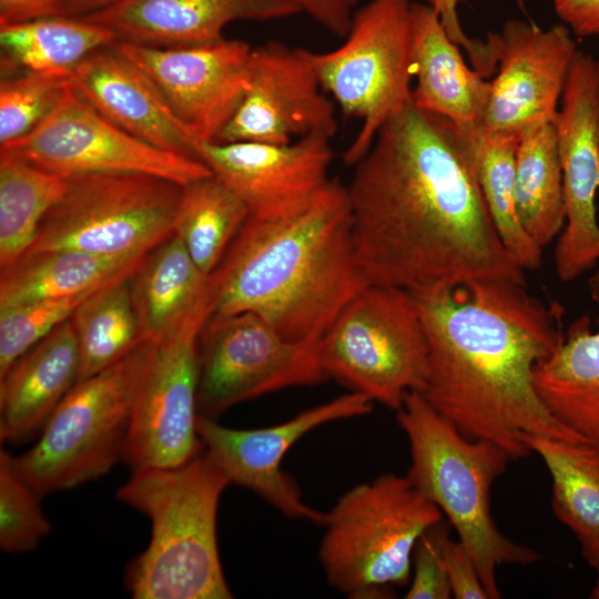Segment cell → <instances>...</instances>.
Returning <instances> with one entry per match:
<instances>
[{"label":"cell","instance_id":"cell-28","mask_svg":"<svg viewBox=\"0 0 599 599\" xmlns=\"http://www.w3.org/2000/svg\"><path fill=\"white\" fill-rule=\"evenodd\" d=\"M116 41L110 29L82 18L60 16L1 24V67L69 80L87 57Z\"/></svg>","mask_w":599,"mask_h":599},{"label":"cell","instance_id":"cell-43","mask_svg":"<svg viewBox=\"0 0 599 599\" xmlns=\"http://www.w3.org/2000/svg\"><path fill=\"white\" fill-rule=\"evenodd\" d=\"M115 0H64V16L81 18L100 11Z\"/></svg>","mask_w":599,"mask_h":599},{"label":"cell","instance_id":"cell-9","mask_svg":"<svg viewBox=\"0 0 599 599\" xmlns=\"http://www.w3.org/2000/svg\"><path fill=\"white\" fill-rule=\"evenodd\" d=\"M344 39L334 50L307 55L324 91L362 121L343 155L354 166L382 125L412 101V1L369 0L353 13Z\"/></svg>","mask_w":599,"mask_h":599},{"label":"cell","instance_id":"cell-35","mask_svg":"<svg viewBox=\"0 0 599 599\" xmlns=\"http://www.w3.org/2000/svg\"><path fill=\"white\" fill-rule=\"evenodd\" d=\"M41 495L11 467L9 453L0 451V547L6 552L34 550L51 531Z\"/></svg>","mask_w":599,"mask_h":599},{"label":"cell","instance_id":"cell-21","mask_svg":"<svg viewBox=\"0 0 599 599\" xmlns=\"http://www.w3.org/2000/svg\"><path fill=\"white\" fill-rule=\"evenodd\" d=\"M296 0H115L81 17L110 29L118 41L179 47L221 40L238 20L270 21L302 13Z\"/></svg>","mask_w":599,"mask_h":599},{"label":"cell","instance_id":"cell-5","mask_svg":"<svg viewBox=\"0 0 599 599\" xmlns=\"http://www.w3.org/2000/svg\"><path fill=\"white\" fill-rule=\"evenodd\" d=\"M397 412L410 451L406 476L436 505L470 554L489 599L500 598L499 565H529L539 559L497 528L490 510V490L510 459L487 439H469L418 392H410Z\"/></svg>","mask_w":599,"mask_h":599},{"label":"cell","instance_id":"cell-47","mask_svg":"<svg viewBox=\"0 0 599 599\" xmlns=\"http://www.w3.org/2000/svg\"><path fill=\"white\" fill-rule=\"evenodd\" d=\"M349 2L352 4V7H354L356 4L357 0H349Z\"/></svg>","mask_w":599,"mask_h":599},{"label":"cell","instance_id":"cell-15","mask_svg":"<svg viewBox=\"0 0 599 599\" xmlns=\"http://www.w3.org/2000/svg\"><path fill=\"white\" fill-rule=\"evenodd\" d=\"M372 409L373 402L368 397L349 392L267 427L230 428L214 418L199 415L196 428L204 449L231 484L252 490L288 518L324 526L327 512L314 509L303 500L296 481L282 469L283 458L313 429L364 416Z\"/></svg>","mask_w":599,"mask_h":599},{"label":"cell","instance_id":"cell-37","mask_svg":"<svg viewBox=\"0 0 599 599\" xmlns=\"http://www.w3.org/2000/svg\"><path fill=\"white\" fill-rule=\"evenodd\" d=\"M449 526V522L441 519L426 529L417 540L412 559L413 576L405 595L406 599L453 597L444 559Z\"/></svg>","mask_w":599,"mask_h":599},{"label":"cell","instance_id":"cell-41","mask_svg":"<svg viewBox=\"0 0 599 599\" xmlns=\"http://www.w3.org/2000/svg\"><path fill=\"white\" fill-rule=\"evenodd\" d=\"M303 12L332 34L344 38L352 21L349 0H296Z\"/></svg>","mask_w":599,"mask_h":599},{"label":"cell","instance_id":"cell-11","mask_svg":"<svg viewBox=\"0 0 599 599\" xmlns=\"http://www.w3.org/2000/svg\"><path fill=\"white\" fill-rule=\"evenodd\" d=\"M318 342H297L253 313L210 315L199 336V415L326 379Z\"/></svg>","mask_w":599,"mask_h":599},{"label":"cell","instance_id":"cell-42","mask_svg":"<svg viewBox=\"0 0 599 599\" xmlns=\"http://www.w3.org/2000/svg\"><path fill=\"white\" fill-rule=\"evenodd\" d=\"M64 16V0H0V26Z\"/></svg>","mask_w":599,"mask_h":599},{"label":"cell","instance_id":"cell-13","mask_svg":"<svg viewBox=\"0 0 599 599\" xmlns=\"http://www.w3.org/2000/svg\"><path fill=\"white\" fill-rule=\"evenodd\" d=\"M0 152L68 179L135 173L184 186L213 175L201 160L155 148L120 129L85 102L69 81L52 113L28 135L0 146Z\"/></svg>","mask_w":599,"mask_h":599},{"label":"cell","instance_id":"cell-4","mask_svg":"<svg viewBox=\"0 0 599 599\" xmlns=\"http://www.w3.org/2000/svg\"><path fill=\"white\" fill-rule=\"evenodd\" d=\"M230 484L204 447L176 467L133 470L118 498L152 526L146 549L125 575L133 598H232L216 534L219 501Z\"/></svg>","mask_w":599,"mask_h":599},{"label":"cell","instance_id":"cell-40","mask_svg":"<svg viewBox=\"0 0 599 599\" xmlns=\"http://www.w3.org/2000/svg\"><path fill=\"white\" fill-rule=\"evenodd\" d=\"M561 23L578 37L599 35V0H552Z\"/></svg>","mask_w":599,"mask_h":599},{"label":"cell","instance_id":"cell-45","mask_svg":"<svg viewBox=\"0 0 599 599\" xmlns=\"http://www.w3.org/2000/svg\"><path fill=\"white\" fill-rule=\"evenodd\" d=\"M596 569H597V581L591 591L590 597L593 599H599V564L597 565Z\"/></svg>","mask_w":599,"mask_h":599},{"label":"cell","instance_id":"cell-26","mask_svg":"<svg viewBox=\"0 0 599 599\" xmlns=\"http://www.w3.org/2000/svg\"><path fill=\"white\" fill-rule=\"evenodd\" d=\"M209 278L174 234L151 250L130 277L143 338L176 328L206 297Z\"/></svg>","mask_w":599,"mask_h":599},{"label":"cell","instance_id":"cell-31","mask_svg":"<svg viewBox=\"0 0 599 599\" xmlns=\"http://www.w3.org/2000/svg\"><path fill=\"white\" fill-rule=\"evenodd\" d=\"M69 179L0 152V267L23 256Z\"/></svg>","mask_w":599,"mask_h":599},{"label":"cell","instance_id":"cell-2","mask_svg":"<svg viewBox=\"0 0 599 599\" xmlns=\"http://www.w3.org/2000/svg\"><path fill=\"white\" fill-rule=\"evenodd\" d=\"M427 342L420 394L469 439H487L518 459L528 434L573 439L540 398L536 366L560 344L561 307L525 285L476 281L410 292Z\"/></svg>","mask_w":599,"mask_h":599},{"label":"cell","instance_id":"cell-39","mask_svg":"<svg viewBox=\"0 0 599 599\" xmlns=\"http://www.w3.org/2000/svg\"><path fill=\"white\" fill-rule=\"evenodd\" d=\"M444 559L454 598L489 599L470 554L459 540L447 539Z\"/></svg>","mask_w":599,"mask_h":599},{"label":"cell","instance_id":"cell-6","mask_svg":"<svg viewBox=\"0 0 599 599\" xmlns=\"http://www.w3.org/2000/svg\"><path fill=\"white\" fill-rule=\"evenodd\" d=\"M443 519L408 477L382 475L347 490L324 524L318 559L328 583L349 598H388L410 580L423 532Z\"/></svg>","mask_w":599,"mask_h":599},{"label":"cell","instance_id":"cell-33","mask_svg":"<svg viewBox=\"0 0 599 599\" xmlns=\"http://www.w3.org/2000/svg\"><path fill=\"white\" fill-rule=\"evenodd\" d=\"M519 136L512 132H483L477 148V173L505 248L524 271H532L542 263V248L527 234L517 212L515 169Z\"/></svg>","mask_w":599,"mask_h":599},{"label":"cell","instance_id":"cell-7","mask_svg":"<svg viewBox=\"0 0 599 599\" xmlns=\"http://www.w3.org/2000/svg\"><path fill=\"white\" fill-rule=\"evenodd\" d=\"M153 342L77 382L49 417L38 441L11 467L42 497L105 475L123 459L136 393Z\"/></svg>","mask_w":599,"mask_h":599},{"label":"cell","instance_id":"cell-8","mask_svg":"<svg viewBox=\"0 0 599 599\" xmlns=\"http://www.w3.org/2000/svg\"><path fill=\"white\" fill-rule=\"evenodd\" d=\"M318 349L327 378L390 409L424 388L427 342L408 291L368 283L343 307Z\"/></svg>","mask_w":599,"mask_h":599},{"label":"cell","instance_id":"cell-17","mask_svg":"<svg viewBox=\"0 0 599 599\" xmlns=\"http://www.w3.org/2000/svg\"><path fill=\"white\" fill-rule=\"evenodd\" d=\"M336 131L333 102L307 50L270 40L252 48L248 88L216 142L287 144L311 133Z\"/></svg>","mask_w":599,"mask_h":599},{"label":"cell","instance_id":"cell-18","mask_svg":"<svg viewBox=\"0 0 599 599\" xmlns=\"http://www.w3.org/2000/svg\"><path fill=\"white\" fill-rule=\"evenodd\" d=\"M497 52V71L481 133L512 132L555 121L565 83L578 51L564 23L542 29L511 19L500 32H489Z\"/></svg>","mask_w":599,"mask_h":599},{"label":"cell","instance_id":"cell-36","mask_svg":"<svg viewBox=\"0 0 599 599\" xmlns=\"http://www.w3.org/2000/svg\"><path fill=\"white\" fill-rule=\"evenodd\" d=\"M95 291L0 308V377Z\"/></svg>","mask_w":599,"mask_h":599},{"label":"cell","instance_id":"cell-1","mask_svg":"<svg viewBox=\"0 0 599 599\" xmlns=\"http://www.w3.org/2000/svg\"><path fill=\"white\" fill-rule=\"evenodd\" d=\"M480 134L413 101L382 125L346 186L367 283L408 292L489 280L525 285L480 189Z\"/></svg>","mask_w":599,"mask_h":599},{"label":"cell","instance_id":"cell-10","mask_svg":"<svg viewBox=\"0 0 599 599\" xmlns=\"http://www.w3.org/2000/svg\"><path fill=\"white\" fill-rule=\"evenodd\" d=\"M182 186L158 176L100 173L69 177L28 253L75 250L114 258L146 255L173 234Z\"/></svg>","mask_w":599,"mask_h":599},{"label":"cell","instance_id":"cell-16","mask_svg":"<svg viewBox=\"0 0 599 599\" xmlns=\"http://www.w3.org/2000/svg\"><path fill=\"white\" fill-rule=\"evenodd\" d=\"M114 47L146 73L201 142H216L248 88L252 47L242 40L179 47L116 41Z\"/></svg>","mask_w":599,"mask_h":599},{"label":"cell","instance_id":"cell-19","mask_svg":"<svg viewBox=\"0 0 599 599\" xmlns=\"http://www.w3.org/2000/svg\"><path fill=\"white\" fill-rule=\"evenodd\" d=\"M333 138L315 132L287 144L202 142L199 156L250 216L275 220L302 211L329 182Z\"/></svg>","mask_w":599,"mask_h":599},{"label":"cell","instance_id":"cell-30","mask_svg":"<svg viewBox=\"0 0 599 599\" xmlns=\"http://www.w3.org/2000/svg\"><path fill=\"white\" fill-rule=\"evenodd\" d=\"M248 216L245 203L213 174L182 186L173 234L210 275Z\"/></svg>","mask_w":599,"mask_h":599},{"label":"cell","instance_id":"cell-23","mask_svg":"<svg viewBox=\"0 0 599 599\" xmlns=\"http://www.w3.org/2000/svg\"><path fill=\"white\" fill-rule=\"evenodd\" d=\"M80 352L71 319L54 328L0 377V438L18 444L44 427L78 382Z\"/></svg>","mask_w":599,"mask_h":599},{"label":"cell","instance_id":"cell-22","mask_svg":"<svg viewBox=\"0 0 599 599\" xmlns=\"http://www.w3.org/2000/svg\"><path fill=\"white\" fill-rule=\"evenodd\" d=\"M412 30L416 79L412 101L465 131L480 134L490 81L467 65L461 48L425 2H412Z\"/></svg>","mask_w":599,"mask_h":599},{"label":"cell","instance_id":"cell-12","mask_svg":"<svg viewBox=\"0 0 599 599\" xmlns=\"http://www.w3.org/2000/svg\"><path fill=\"white\" fill-rule=\"evenodd\" d=\"M210 292L173 331L153 342L134 400L123 460L133 470L176 467L203 449L196 423L199 336Z\"/></svg>","mask_w":599,"mask_h":599},{"label":"cell","instance_id":"cell-24","mask_svg":"<svg viewBox=\"0 0 599 599\" xmlns=\"http://www.w3.org/2000/svg\"><path fill=\"white\" fill-rule=\"evenodd\" d=\"M536 389L561 424L599 444V328L576 319L555 352L535 368Z\"/></svg>","mask_w":599,"mask_h":599},{"label":"cell","instance_id":"cell-44","mask_svg":"<svg viewBox=\"0 0 599 599\" xmlns=\"http://www.w3.org/2000/svg\"><path fill=\"white\" fill-rule=\"evenodd\" d=\"M588 288L592 301L599 303V271L588 278Z\"/></svg>","mask_w":599,"mask_h":599},{"label":"cell","instance_id":"cell-32","mask_svg":"<svg viewBox=\"0 0 599 599\" xmlns=\"http://www.w3.org/2000/svg\"><path fill=\"white\" fill-rule=\"evenodd\" d=\"M131 275L93 292L71 316L80 352L78 382L111 366L144 341L132 298Z\"/></svg>","mask_w":599,"mask_h":599},{"label":"cell","instance_id":"cell-14","mask_svg":"<svg viewBox=\"0 0 599 599\" xmlns=\"http://www.w3.org/2000/svg\"><path fill=\"white\" fill-rule=\"evenodd\" d=\"M596 60L577 51L555 120L566 221L554 252L555 271L571 282L599 262V82Z\"/></svg>","mask_w":599,"mask_h":599},{"label":"cell","instance_id":"cell-34","mask_svg":"<svg viewBox=\"0 0 599 599\" xmlns=\"http://www.w3.org/2000/svg\"><path fill=\"white\" fill-rule=\"evenodd\" d=\"M68 79L32 71L0 85V146L35 130L60 103Z\"/></svg>","mask_w":599,"mask_h":599},{"label":"cell","instance_id":"cell-38","mask_svg":"<svg viewBox=\"0 0 599 599\" xmlns=\"http://www.w3.org/2000/svg\"><path fill=\"white\" fill-rule=\"evenodd\" d=\"M439 17L449 38L467 53L471 67L484 78L497 71V52L493 42L470 38L458 18V0H424Z\"/></svg>","mask_w":599,"mask_h":599},{"label":"cell","instance_id":"cell-3","mask_svg":"<svg viewBox=\"0 0 599 599\" xmlns=\"http://www.w3.org/2000/svg\"><path fill=\"white\" fill-rule=\"evenodd\" d=\"M367 284L347 187L331 179L291 216H248L210 274L211 315L253 313L290 339L316 343Z\"/></svg>","mask_w":599,"mask_h":599},{"label":"cell","instance_id":"cell-29","mask_svg":"<svg viewBox=\"0 0 599 599\" xmlns=\"http://www.w3.org/2000/svg\"><path fill=\"white\" fill-rule=\"evenodd\" d=\"M515 197L525 231L544 250L559 236L566 221L555 121L541 122L520 133L516 150Z\"/></svg>","mask_w":599,"mask_h":599},{"label":"cell","instance_id":"cell-20","mask_svg":"<svg viewBox=\"0 0 599 599\" xmlns=\"http://www.w3.org/2000/svg\"><path fill=\"white\" fill-rule=\"evenodd\" d=\"M68 81L94 110L131 135L201 160L202 142L180 121L146 73L114 43L87 57Z\"/></svg>","mask_w":599,"mask_h":599},{"label":"cell","instance_id":"cell-46","mask_svg":"<svg viewBox=\"0 0 599 599\" xmlns=\"http://www.w3.org/2000/svg\"><path fill=\"white\" fill-rule=\"evenodd\" d=\"M595 69H596V77H597V80L599 82V60H596Z\"/></svg>","mask_w":599,"mask_h":599},{"label":"cell","instance_id":"cell-25","mask_svg":"<svg viewBox=\"0 0 599 599\" xmlns=\"http://www.w3.org/2000/svg\"><path fill=\"white\" fill-rule=\"evenodd\" d=\"M524 444L539 455L552 480V510L578 539L585 560L599 564V444L583 435L559 439L525 435Z\"/></svg>","mask_w":599,"mask_h":599},{"label":"cell","instance_id":"cell-27","mask_svg":"<svg viewBox=\"0 0 599 599\" xmlns=\"http://www.w3.org/2000/svg\"><path fill=\"white\" fill-rule=\"evenodd\" d=\"M144 256L114 258L75 250L24 254L1 268L0 308L98 290L133 274Z\"/></svg>","mask_w":599,"mask_h":599}]
</instances>
